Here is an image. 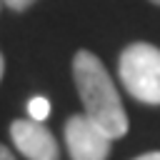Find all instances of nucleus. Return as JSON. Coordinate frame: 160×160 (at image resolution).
<instances>
[{"mask_svg": "<svg viewBox=\"0 0 160 160\" xmlns=\"http://www.w3.org/2000/svg\"><path fill=\"white\" fill-rule=\"evenodd\" d=\"M72 78H75L85 115L92 122H98L112 140L122 138L128 132V115L100 58L92 55L90 50H78L72 58Z\"/></svg>", "mask_w": 160, "mask_h": 160, "instance_id": "f257e3e1", "label": "nucleus"}, {"mask_svg": "<svg viewBox=\"0 0 160 160\" xmlns=\"http://www.w3.org/2000/svg\"><path fill=\"white\" fill-rule=\"evenodd\" d=\"M118 72L125 90L135 100L145 105H160V48L150 42L128 45L120 55Z\"/></svg>", "mask_w": 160, "mask_h": 160, "instance_id": "f03ea898", "label": "nucleus"}, {"mask_svg": "<svg viewBox=\"0 0 160 160\" xmlns=\"http://www.w3.org/2000/svg\"><path fill=\"white\" fill-rule=\"evenodd\" d=\"M65 145L70 160H108L112 138L85 112L70 115L65 122Z\"/></svg>", "mask_w": 160, "mask_h": 160, "instance_id": "7ed1b4c3", "label": "nucleus"}, {"mask_svg": "<svg viewBox=\"0 0 160 160\" xmlns=\"http://www.w3.org/2000/svg\"><path fill=\"white\" fill-rule=\"evenodd\" d=\"M10 138L28 160H60V148L52 132L35 120H12Z\"/></svg>", "mask_w": 160, "mask_h": 160, "instance_id": "20e7f679", "label": "nucleus"}, {"mask_svg": "<svg viewBox=\"0 0 160 160\" xmlns=\"http://www.w3.org/2000/svg\"><path fill=\"white\" fill-rule=\"evenodd\" d=\"M28 115H30V120H35V122L48 120V118H50V100L42 98V95L32 98V100L28 102Z\"/></svg>", "mask_w": 160, "mask_h": 160, "instance_id": "39448f33", "label": "nucleus"}, {"mask_svg": "<svg viewBox=\"0 0 160 160\" xmlns=\"http://www.w3.org/2000/svg\"><path fill=\"white\" fill-rule=\"evenodd\" d=\"M8 8H12V10H25V8H30L35 0H2Z\"/></svg>", "mask_w": 160, "mask_h": 160, "instance_id": "423d86ee", "label": "nucleus"}, {"mask_svg": "<svg viewBox=\"0 0 160 160\" xmlns=\"http://www.w3.org/2000/svg\"><path fill=\"white\" fill-rule=\"evenodd\" d=\"M0 160H15V155H12V152H10L2 142H0Z\"/></svg>", "mask_w": 160, "mask_h": 160, "instance_id": "0eeeda50", "label": "nucleus"}, {"mask_svg": "<svg viewBox=\"0 0 160 160\" xmlns=\"http://www.w3.org/2000/svg\"><path fill=\"white\" fill-rule=\"evenodd\" d=\"M135 160H160V150H155V152H145V155H140V158H135Z\"/></svg>", "mask_w": 160, "mask_h": 160, "instance_id": "6e6552de", "label": "nucleus"}, {"mask_svg": "<svg viewBox=\"0 0 160 160\" xmlns=\"http://www.w3.org/2000/svg\"><path fill=\"white\" fill-rule=\"evenodd\" d=\"M2 72H5V58H2V52H0V80H2Z\"/></svg>", "mask_w": 160, "mask_h": 160, "instance_id": "1a4fd4ad", "label": "nucleus"}, {"mask_svg": "<svg viewBox=\"0 0 160 160\" xmlns=\"http://www.w3.org/2000/svg\"><path fill=\"white\" fill-rule=\"evenodd\" d=\"M150 2H155V5H160V0H150Z\"/></svg>", "mask_w": 160, "mask_h": 160, "instance_id": "9d476101", "label": "nucleus"}]
</instances>
